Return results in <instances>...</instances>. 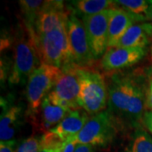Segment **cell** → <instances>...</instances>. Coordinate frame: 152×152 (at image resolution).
Masks as SVG:
<instances>
[{
    "instance_id": "6da1fadb",
    "label": "cell",
    "mask_w": 152,
    "mask_h": 152,
    "mask_svg": "<svg viewBox=\"0 0 152 152\" xmlns=\"http://www.w3.org/2000/svg\"><path fill=\"white\" fill-rule=\"evenodd\" d=\"M143 87L130 76L115 75L108 87V111L115 119L137 126L142 121L145 108Z\"/></svg>"
},
{
    "instance_id": "7a4b0ae2",
    "label": "cell",
    "mask_w": 152,
    "mask_h": 152,
    "mask_svg": "<svg viewBox=\"0 0 152 152\" xmlns=\"http://www.w3.org/2000/svg\"><path fill=\"white\" fill-rule=\"evenodd\" d=\"M78 103L80 108L93 116L103 112L107 107L108 90L100 73L88 68H81Z\"/></svg>"
},
{
    "instance_id": "3957f363",
    "label": "cell",
    "mask_w": 152,
    "mask_h": 152,
    "mask_svg": "<svg viewBox=\"0 0 152 152\" xmlns=\"http://www.w3.org/2000/svg\"><path fill=\"white\" fill-rule=\"evenodd\" d=\"M37 45L42 62L59 69L75 64L67 26L55 29L37 37Z\"/></svg>"
},
{
    "instance_id": "277c9868",
    "label": "cell",
    "mask_w": 152,
    "mask_h": 152,
    "mask_svg": "<svg viewBox=\"0 0 152 152\" xmlns=\"http://www.w3.org/2000/svg\"><path fill=\"white\" fill-rule=\"evenodd\" d=\"M14 58V65L10 76L12 84H19L25 80L42 65L43 62L37 42L31 33L28 31L26 36L24 35L17 40Z\"/></svg>"
},
{
    "instance_id": "5b68a950",
    "label": "cell",
    "mask_w": 152,
    "mask_h": 152,
    "mask_svg": "<svg viewBox=\"0 0 152 152\" xmlns=\"http://www.w3.org/2000/svg\"><path fill=\"white\" fill-rule=\"evenodd\" d=\"M61 70L59 68L42 63L28 78L26 98L27 113L30 116L38 113L44 98L51 92L54 86Z\"/></svg>"
},
{
    "instance_id": "8992f818",
    "label": "cell",
    "mask_w": 152,
    "mask_h": 152,
    "mask_svg": "<svg viewBox=\"0 0 152 152\" xmlns=\"http://www.w3.org/2000/svg\"><path fill=\"white\" fill-rule=\"evenodd\" d=\"M81 68L71 64L62 69L48 97L53 103L72 110L80 109L78 97L80 90Z\"/></svg>"
},
{
    "instance_id": "52a82bcc",
    "label": "cell",
    "mask_w": 152,
    "mask_h": 152,
    "mask_svg": "<svg viewBox=\"0 0 152 152\" xmlns=\"http://www.w3.org/2000/svg\"><path fill=\"white\" fill-rule=\"evenodd\" d=\"M117 120L113 114L103 111L90 118L82 130L75 136L78 143L105 147L113 140L117 132Z\"/></svg>"
},
{
    "instance_id": "ba28073f",
    "label": "cell",
    "mask_w": 152,
    "mask_h": 152,
    "mask_svg": "<svg viewBox=\"0 0 152 152\" xmlns=\"http://www.w3.org/2000/svg\"><path fill=\"white\" fill-rule=\"evenodd\" d=\"M67 33L75 64L80 68L91 65L95 58L82 20L71 14L67 24Z\"/></svg>"
},
{
    "instance_id": "9c48e42d",
    "label": "cell",
    "mask_w": 152,
    "mask_h": 152,
    "mask_svg": "<svg viewBox=\"0 0 152 152\" xmlns=\"http://www.w3.org/2000/svg\"><path fill=\"white\" fill-rule=\"evenodd\" d=\"M113 9L95 15H83L89 44L95 59L104 54L108 42L109 20Z\"/></svg>"
},
{
    "instance_id": "30bf717a",
    "label": "cell",
    "mask_w": 152,
    "mask_h": 152,
    "mask_svg": "<svg viewBox=\"0 0 152 152\" xmlns=\"http://www.w3.org/2000/svg\"><path fill=\"white\" fill-rule=\"evenodd\" d=\"M71 13L67 10L63 1H53V4L37 17L33 27L32 35L37 37L55 29L66 27Z\"/></svg>"
},
{
    "instance_id": "8fae6325",
    "label": "cell",
    "mask_w": 152,
    "mask_h": 152,
    "mask_svg": "<svg viewBox=\"0 0 152 152\" xmlns=\"http://www.w3.org/2000/svg\"><path fill=\"white\" fill-rule=\"evenodd\" d=\"M145 54V48H112L103 55L101 65L106 71L119 70L134 65Z\"/></svg>"
},
{
    "instance_id": "7c38bea8",
    "label": "cell",
    "mask_w": 152,
    "mask_h": 152,
    "mask_svg": "<svg viewBox=\"0 0 152 152\" xmlns=\"http://www.w3.org/2000/svg\"><path fill=\"white\" fill-rule=\"evenodd\" d=\"M145 20H146L145 15H136L123 8L113 9L109 20L107 48H115L120 38L132 26Z\"/></svg>"
},
{
    "instance_id": "4fadbf2b",
    "label": "cell",
    "mask_w": 152,
    "mask_h": 152,
    "mask_svg": "<svg viewBox=\"0 0 152 152\" xmlns=\"http://www.w3.org/2000/svg\"><path fill=\"white\" fill-rule=\"evenodd\" d=\"M88 120V113L84 109L72 110L58 124L51 129L50 131L65 141L66 140L77 135L82 130Z\"/></svg>"
},
{
    "instance_id": "5bb4252c",
    "label": "cell",
    "mask_w": 152,
    "mask_h": 152,
    "mask_svg": "<svg viewBox=\"0 0 152 152\" xmlns=\"http://www.w3.org/2000/svg\"><path fill=\"white\" fill-rule=\"evenodd\" d=\"M152 39V23L142 22L132 26L120 38L115 48H141L150 43Z\"/></svg>"
},
{
    "instance_id": "9a60e30c",
    "label": "cell",
    "mask_w": 152,
    "mask_h": 152,
    "mask_svg": "<svg viewBox=\"0 0 152 152\" xmlns=\"http://www.w3.org/2000/svg\"><path fill=\"white\" fill-rule=\"evenodd\" d=\"M1 105L4 110L0 119V139L1 141H10L21 124L22 107L17 105L8 106L5 102H2Z\"/></svg>"
},
{
    "instance_id": "2e32d148",
    "label": "cell",
    "mask_w": 152,
    "mask_h": 152,
    "mask_svg": "<svg viewBox=\"0 0 152 152\" xmlns=\"http://www.w3.org/2000/svg\"><path fill=\"white\" fill-rule=\"evenodd\" d=\"M69 112V109L52 102L47 96L41 106V125L42 129L48 130L53 126H57Z\"/></svg>"
},
{
    "instance_id": "e0dca14e",
    "label": "cell",
    "mask_w": 152,
    "mask_h": 152,
    "mask_svg": "<svg viewBox=\"0 0 152 152\" xmlns=\"http://www.w3.org/2000/svg\"><path fill=\"white\" fill-rule=\"evenodd\" d=\"M19 3L20 6V10L25 17V23L27 31L32 34L33 27L37 17L53 4V1L21 0Z\"/></svg>"
},
{
    "instance_id": "ac0fdd59",
    "label": "cell",
    "mask_w": 152,
    "mask_h": 152,
    "mask_svg": "<svg viewBox=\"0 0 152 152\" xmlns=\"http://www.w3.org/2000/svg\"><path fill=\"white\" fill-rule=\"evenodd\" d=\"M71 4L84 15H95L117 7L115 1L111 0H78L72 1Z\"/></svg>"
},
{
    "instance_id": "d6986e66",
    "label": "cell",
    "mask_w": 152,
    "mask_h": 152,
    "mask_svg": "<svg viewBox=\"0 0 152 152\" xmlns=\"http://www.w3.org/2000/svg\"><path fill=\"white\" fill-rule=\"evenodd\" d=\"M126 152H152V137L141 128L136 129L126 148Z\"/></svg>"
},
{
    "instance_id": "ffe728a7",
    "label": "cell",
    "mask_w": 152,
    "mask_h": 152,
    "mask_svg": "<svg viewBox=\"0 0 152 152\" xmlns=\"http://www.w3.org/2000/svg\"><path fill=\"white\" fill-rule=\"evenodd\" d=\"M115 4L131 13L145 16L152 8L151 0H118Z\"/></svg>"
},
{
    "instance_id": "44dd1931",
    "label": "cell",
    "mask_w": 152,
    "mask_h": 152,
    "mask_svg": "<svg viewBox=\"0 0 152 152\" xmlns=\"http://www.w3.org/2000/svg\"><path fill=\"white\" fill-rule=\"evenodd\" d=\"M41 151V139L37 137H29L22 140L17 147L16 152H40Z\"/></svg>"
},
{
    "instance_id": "7402d4cb",
    "label": "cell",
    "mask_w": 152,
    "mask_h": 152,
    "mask_svg": "<svg viewBox=\"0 0 152 152\" xmlns=\"http://www.w3.org/2000/svg\"><path fill=\"white\" fill-rule=\"evenodd\" d=\"M78 144L79 143L75 136L69 138L64 142L63 145L61 147L60 152H75Z\"/></svg>"
},
{
    "instance_id": "603a6c76",
    "label": "cell",
    "mask_w": 152,
    "mask_h": 152,
    "mask_svg": "<svg viewBox=\"0 0 152 152\" xmlns=\"http://www.w3.org/2000/svg\"><path fill=\"white\" fill-rule=\"evenodd\" d=\"M142 122L148 131L152 134V110L145 112L143 118H142Z\"/></svg>"
},
{
    "instance_id": "cb8c5ba5",
    "label": "cell",
    "mask_w": 152,
    "mask_h": 152,
    "mask_svg": "<svg viewBox=\"0 0 152 152\" xmlns=\"http://www.w3.org/2000/svg\"><path fill=\"white\" fill-rule=\"evenodd\" d=\"M15 140L0 142V152H15Z\"/></svg>"
},
{
    "instance_id": "d4e9b609",
    "label": "cell",
    "mask_w": 152,
    "mask_h": 152,
    "mask_svg": "<svg viewBox=\"0 0 152 152\" xmlns=\"http://www.w3.org/2000/svg\"><path fill=\"white\" fill-rule=\"evenodd\" d=\"M145 109L146 111L152 110V80L149 88L146 91V96H145Z\"/></svg>"
},
{
    "instance_id": "484cf974",
    "label": "cell",
    "mask_w": 152,
    "mask_h": 152,
    "mask_svg": "<svg viewBox=\"0 0 152 152\" xmlns=\"http://www.w3.org/2000/svg\"><path fill=\"white\" fill-rule=\"evenodd\" d=\"M75 152H95V151H94V146L92 145L78 144Z\"/></svg>"
},
{
    "instance_id": "4316f807",
    "label": "cell",
    "mask_w": 152,
    "mask_h": 152,
    "mask_svg": "<svg viewBox=\"0 0 152 152\" xmlns=\"http://www.w3.org/2000/svg\"><path fill=\"white\" fill-rule=\"evenodd\" d=\"M61 147L59 148H42V149H41L40 152H60Z\"/></svg>"
},
{
    "instance_id": "83f0119b",
    "label": "cell",
    "mask_w": 152,
    "mask_h": 152,
    "mask_svg": "<svg viewBox=\"0 0 152 152\" xmlns=\"http://www.w3.org/2000/svg\"><path fill=\"white\" fill-rule=\"evenodd\" d=\"M145 18H146V20H151V21H152V8L146 13Z\"/></svg>"
},
{
    "instance_id": "f1b7e54d",
    "label": "cell",
    "mask_w": 152,
    "mask_h": 152,
    "mask_svg": "<svg viewBox=\"0 0 152 152\" xmlns=\"http://www.w3.org/2000/svg\"><path fill=\"white\" fill-rule=\"evenodd\" d=\"M151 52H152V47H151Z\"/></svg>"
}]
</instances>
